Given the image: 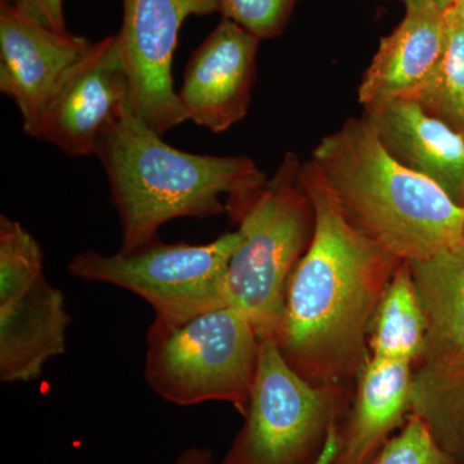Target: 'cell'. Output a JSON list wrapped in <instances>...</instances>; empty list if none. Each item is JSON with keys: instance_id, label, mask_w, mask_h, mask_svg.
<instances>
[{"instance_id": "obj_19", "label": "cell", "mask_w": 464, "mask_h": 464, "mask_svg": "<svg viewBox=\"0 0 464 464\" xmlns=\"http://www.w3.org/2000/svg\"><path fill=\"white\" fill-rule=\"evenodd\" d=\"M445 20L447 42L442 56L426 83L409 100L464 134V26L447 14Z\"/></svg>"}, {"instance_id": "obj_8", "label": "cell", "mask_w": 464, "mask_h": 464, "mask_svg": "<svg viewBox=\"0 0 464 464\" xmlns=\"http://www.w3.org/2000/svg\"><path fill=\"white\" fill-rule=\"evenodd\" d=\"M219 0H123V24L115 34L134 114L161 134L185 123L172 65L183 23L218 12Z\"/></svg>"}, {"instance_id": "obj_12", "label": "cell", "mask_w": 464, "mask_h": 464, "mask_svg": "<svg viewBox=\"0 0 464 464\" xmlns=\"http://www.w3.org/2000/svg\"><path fill=\"white\" fill-rule=\"evenodd\" d=\"M364 116L400 163L438 183L464 207V134L409 99L365 106Z\"/></svg>"}, {"instance_id": "obj_27", "label": "cell", "mask_w": 464, "mask_h": 464, "mask_svg": "<svg viewBox=\"0 0 464 464\" xmlns=\"http://www.w3.org/2000/svg\"><path fill=\"white\" fill-rule=\"evenodd\" d=\"M405 5H435L441 11H445L449 7V5L453 3V0H401Z\"/></svg>"}, {"instance_id": "obj_10", "label": "cell", "mask_w": 464, "mask_h": 464, "mask_svg": "<svg viewBox=\"0 0 464 464\" xmlns=\"http://www.w3.org/2000/svg\"><path fill=\"white\" fill-rule=\"evenodd\" d=\"M259 42L234 21L221 18L186 65L181 90L177 92L186 121L222 133L246 118Z\"/></svg>"}, {"instance_id": "obj_23", "label": "cell", "mask_w": 464, "mask_h": 464, "mask_svg": "<svg viewBox=\"0 0 464 464\" xmlns=\"http://www.w3.org/2000/svg\"><path fill=\"white\" fill-rule=\"evenodd\" d=\"M11 7L32 18L35 23L54 30L67 33L65 14H63V0H5Z\"/></svg>"}, {"instance_id": "obj_24", "label": "cell", "mask_w": 464, "mask_h": 464, "mask_svg": "<svg viewBox=\"0 0 464 464\" xmlns=\"http://www.w3.org/2000/svg\"><path fill=\"white\" fill-rule=\"evenodd\" d=\"M172 464H218L213 451L207 448H188L182 451Z\"/></svg>"}, {"instance_id": "obj_18", "label": "cell", "mask_w": 464, "mask_h": 464, "mask_svg": "<svg viewBox=\"0 0 464 464\" xmlns=\"http://www.w3.org/2000/svg\"><path fill=\"white\" fill-rule=\"evenodd\" d=\"M411 413L440 447L464 463V359L447 366H415Z\"/></svg>"}, {"instance_id": "obj_26", "label": "cell", "mask_w": 464, "mask_h": 464, "mask_svg": "<svg viewBox=\"0 0 464 464\" xmlns=\"http://www.w3.org/2000/svg\"><path fill=\"white\" fill-rule=\"evenodd\" d=\"M445 14L464 26V0H453V3L445 9Z\"/></svg>"}, {"instance_id": "obj_20", "label": "cell", "mask_w": 464, "mask_h": 464, "mask_svg": "<svg viewBox=\"0 0 464 464\" xmlns=\"http://www.w3.org/2000/svg\"><path fill=\"white\" fill-rule=\"evenodd\" d=\"M41 244L9 217H0V302L14 298L43 276Z\"/></svg>"}, {"instance_id": "obj_13", "label": "cell", "mask_w": 464, "mask_h": 464, "mask_svg": "<svg viewBox=\"0 0 464 464\" xmlns=\"http://www.w3.org/2000/svg\"><path fill=\"white\" fill-rule=\"evenodd\" d=\"M70 323L63 293L44 275L0 302V381L38 380L51 359L66 353Z\"/></svg>"}, {"instance_id": "obj_5", "label": "cell", "mask_w": 464, "mask_h": 464, "mask_svg": "<svg viewBox=\"0 0 464 464\" xmlns=\"http://www.w3.org/2000/svg\"><path fill=\"white\" fill-rule=\"evenodd\" d=\"M259 343L248 320L228 306L181 323L155 317L148 332L146 382L174 405L224 401L246 417Z\"/></svg>"}, {"instance_id": "obj_16", "label": "cell", "mask_w": 464, "mask_h": 464, "mask_svg": "<svg viewBox=\"0 0 464 464\" xmlns=\"http://www.w3.org/2000/svg\"><path fill=\"white\" fill-rule=\"evenodd\" d=\"M408 264L427 322L422 355L415 366L456 364L464 359V240Z\"/></svg>"}, {"instance_id": "obj_9", "label": "cell", "mask_w": 464, "mask_h": 464, "mask_svg": "<svg viewBox=\"0 0 464 464\" xmlns=\"http://www.w3.org/2000/svg\"><path fill=\"white\" fill-rule=\"evenodd\" d=\"M130 103L118 38L110 35L67 70L24 132L70 157H90L101 133Z\"/></svg>"}, {"instance_id": "obj_6", "label": "cell", "mask_w": 464, "mask_h": 464, "mask_svg": "<svg viewBox=\"0 0 464 464\" xmlns=\"http://www.w3.org/2000/svg\"><path fill=\"white\" fill-rule=\"evenodd\" d=\"M351 402L304 380L274 341H261L248 411L218 464H316Z\"/></svg>"}, {"instance_id": "obj_1", "label": "cell", "mask_w": 464, "mask_h": 464, "mask_svg": "<svg viewBox=\"0 0 464 464\" xmlns=\"http://www.w3.org/2000/svg\"><path fill=\"white\" fill-rule=\"evenodd\" d=\"M301 179L315 210V228L290 277L274 343L304 380L353 400L371 357L375 311L402 261L344 216L311 161L301 164Z\"/></svg>"}, {"instance_id": "obj_15", "label": "cell", "mask_w": 464, "mask_h": 464, "mask_svg": "<svg viewBox=\"0 0 464 464\" xmlns=\"http://www.w3.org/2000/svg\"><path fill=\"white\" fill-rule=\"evenodd\" d=\"M413 364L369 357L340 427L332 464H372L411 411Z\"/></svg>"}, {"instance_id": "obj_4", "label": "cell", "mask_w": 464, "mask_h": 464, "mask_svg": "<svg viewBox=\"0 0 464 464\" xmlns=\"http://www.w3.org/2000/svg\"><path fill=\"white\" fill-rule=\"evenodd\" d=\"M301 164L288 152L273 179L230 216L241 240L226 271V304L248 320L259 341L277 334L290 277L315 228Z\"/></svg>"}, {"instance_id": "obj_14", "label": "cell", "mask_w": 464, "mask_h": 464, "mask_svg": "<svg viewBox=\"0 0 464 464\" xmlns=\"http://www.w3.org/2000/svg\"><path fill=\"white\" fill-rule=\"evenodd\" d=\"M406 14L390 35L381 39L357 96L362 106L411 99L438 66L447 42L444 11L431 5H405Z\"/></svg>"}, {"instance_id": "obj_3", "label": "cell", "mask_w": 464, "mask_h": 464, "mask_svg": "<svg viewBox=\"0 0 464 464\" xmlns=\"http://www.w3.org/2000/svg\"><path fill=\"white\" fill-rule=\"evenodd\" d=\"M310 161L344 216L400 261H422L464 240V207L392 157L365 118L324 137Z\"/></svg>"}, {"instance_id": "obj_11", "label": "cell", "mask_w": 464, "mask_h": 464, "mask_svg": "<svg viewBox=\"0 0 464 464\" xmlns=\"http://www.w3.org/2000/svg\"><path fill=\"white\" fill-rule=\"evenodd\" d=\"M94 42L60 33L24 16L0 0V92L14 101L30 123L67 70Z\"/></svg>"}, {"instance_id": "obj_22", "label": "cell", "mask_w": 464, "mask_h": 464, "mask_svg": "<svg viewBox=\"0 0 464 464\" xmlns=\"http://www.w3.org/2000/svg\"><path fill=\"white\" fill-rule=\"evenodd\" d=\"M299 0H219L222 17L264 41L282 35Z\"/></svg>"}, {"instance_id": "obj_2", "label": "cell", "mask_w": 464, "mask_h": 464, "mask_svg": "<svg viewBox=\"0 0 464 464\" xmlns=\"http://www.w3.org/2000/svg\"><path fill=\"white\" fill-rule=\"evenodd\" d=\"M94 155L121 221V253L149 246L172 219L230 215L268 179L248 157L191 154L168 145L130 103L101 133Z\"/></svg>"}, {"instance_id": "obj_7", "label": "cell", "mask_w": 464, "mask_h": 464, "mask_svg": "<svg viewBox=\"0 0 464 464\" xmlns=\"http://www.w3.org/2000/svg\"><path fill=\"white\" fill-rule=\"evenodd\" d=\"M240 240L237 230L208 244H164L157 239L130 253L85 250L70 259L67 271L79 280L132 292L154 308L158 319L181 323L227 306L226 271Z\"/></svg>"}, {"instance_id": "obj_25", "label": "cell", "mask_w": 464, "mask_h": 464, "mask_svg": "<svg viewBox=\"0 0 464 464\" xmlns=\"http://www.w3.org/2000/svg\"><path fill=\"white\" fill-rule=\"evenodd\" d=\"M338 445H340V427H335L329 435L325 450H324L323 456L320 457L319 462L316 464H332L335 454H337Z\"/></svg>"}, {"instance_id": "obj_21", "label": "cell", "mask_w": 464, "mask_h": 464, "mask_svg": "<svg viewBox=\"0 0 464 464\" xmlns=\"http://www.w3.org/2000/svg\"><path fill=\"white\" fill-rule=\"evenodd\" d=\"M372 464H464L440 447L418 415L411 413L399 433L386 442Z\"/></svg>"}, {"instance_id": "obj_17", "label": "cell", "mask_w": 464, "mask_h": 464, "mask_svg": "<svg viewBox=\"0 0 464 464\" xmlns=\"http://www.w3.org/2000/svg\"><path fill=\"white\" fill-rule=\"evenodd\" d=\"M427 322L408 262L391 277L380 302L371 334L372 359L417 364L426 340Z\"/></svg>"}]
</instances>
